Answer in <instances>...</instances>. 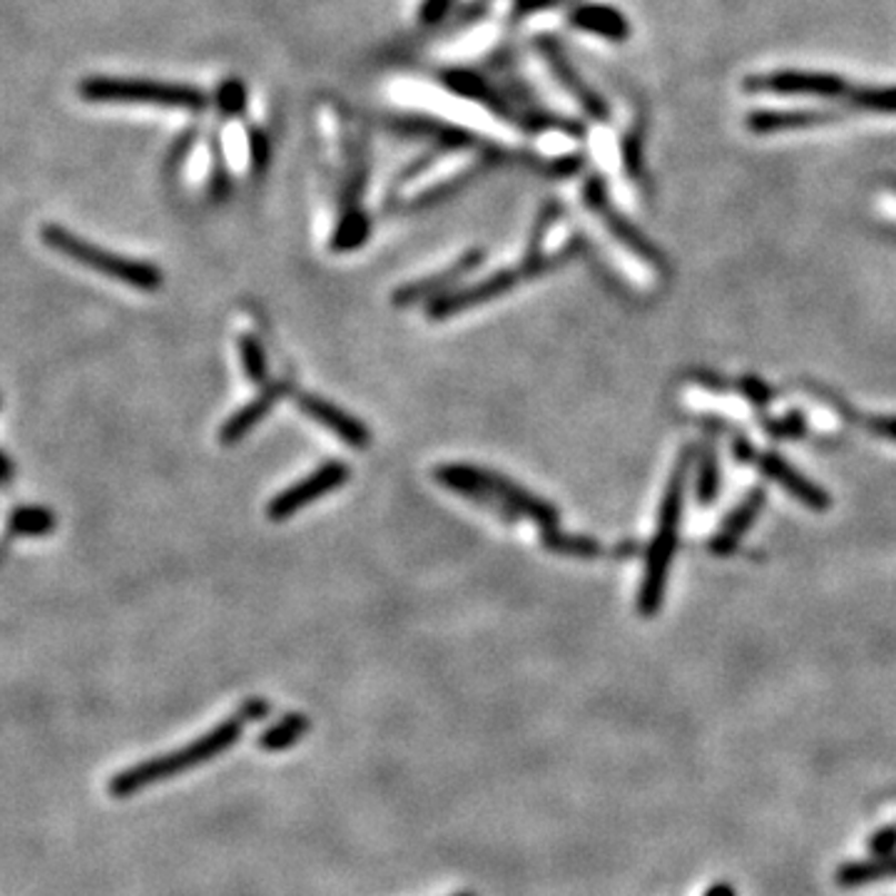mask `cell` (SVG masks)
I'll use <instances>...</instances> for the list:
<instances>
[{
  "instance_id": "cell-1",
  "label": "cell",
  "mask_w": 896,
  "mask_h": 896,
  "mask_svg": "<svg viewBox=\"0 0 896 896\" xmlns=\"http://www.w3.org/2000/svg\"><path fill=\"white\" fill-rule=\"evenodd\" d=\"M269 715V703L262 697H252L247 700L235 715H229L225 723L215 725L212 729H207L205 735H200L192 743H187L180 749H172V753H165L160 757L145 759V763L132 765L122 773L115 775L110 779V795L112 797H130L135 792L148 789L152 785H160L165 779H172L175 775L187 773V769H195L205 763H210L217 755L227 753L229 747L239 743L245 727L255 720H262Z\"/></svg>"
},
{
  "instance_id": "cell-2",
  "label": "cell",
  "mask_w": 896,
  "mask_h": 896,
  "mask_svg": "<svg viewBox=\"0 0 896 896\" xmlns=\"http://www.w3.org/2000/svg\"><path fill=\"white\" fill-rule=\"evenodd\" d=\"M434 481L448 488V491L461 494L468 501L494 510L504 520H518L524 516L544 528H554L558 524V510L554 506L526 491L524 486L514 484L510 478L488 471V468L444 464L434 468Z\"/></svg>"
},
{
  "instance_id": "cell-3",
  "label": "cell",
  "mask_w": 896,
  "mask_h": 896,
  "mask_svg": "<svg viewBox=\"0 0 896 896\" xmlns=\"http://www.w3.org/2000/svg\"><path fill=\"white\" fill-rule=\"evenodd\" d=\"M78 92L82 100L102 102V106H150L187 112H202L210 108V96L205 90L150 78L90 76L80 80Z\"/></svg>"
},
{
  "instance_id": "cell-4",
  "label": "cell",
  "mask_w": 896,
  "mask_h": 896,
  "mask_svg": "<svg viewBox=\"0 0 896 896\" xmlns=\"http://www.w3.org/2000/svg\"><path fill=\"white\" fill-rule=\"evenodd\" d=\"M40 239H43V245L53 249V252L66 255L72 262L120 281V285H128L140 291H158L162 287V272L155 265L110 252V249L92 245L86 237L72 235L70 229L60 225H46L40 229Z\"/></svg>"
},
{
  "instance_id": "cell-5",
  "label": "cell",
  "mask_w": 896,
  "mask_h": 896,
  "mask_svg": "<svg viewBox=\"0 0 896 896\" xmlns=\"http://www.w3.org/2000/svg\"><path fill=\"white\" fill-rule=\"evenodd\" d=\"M687 464H690V454H685L680 458V466L675 468L668 491H665V498H663L660 526H658V534H655V538H653L648 566H645V580L640 588V610L645 613V616H653V613L658 610L663 603L665 580H668L670 560H673L675 544H677V526H680Z\"/></svg>"
},
{
  "instance_id": "cell-6",
  "label": "cell",
  "mask_w": 896,
  "mask_h": 896,
  "mask_svg": "<svg viewBox=\"0 0 896 896\" xmlns=\"http://www.w3.org/2000/svg\"><path fill=\"white\" fill-rule=\"evenodd\" d=\"M351 468L341 461H327L325 466H319L317 471H311L307 478H301L299 484L285 488V491L277 494L267 506L269 520H287L297 514V510L307 508L309 504H315L317 498L327 496L331 491H337L344 484L349 481Z\"/></svg>"
},
{
  "instance_id": "cell-7",
  "label": "cell",
  "mask_w": 896,
  "mask_h": 896,
  "mask_svg": "<svg viewBox=\"0 0 896 896\" xmlns=\"http://www.w3.org/2000/svg\"><path fill=\"white\" fill-rule=\"evenodd\" d=\"M747 90L759 92H777V96H797V98H819L835 100L839 96H852V88L839 76L829 72H812V70H779L769 76L747 78Z\"/></svg>"
},
{
  "instance_id": "cell-8",
  "label": "cell",
  "mask_w": 896,
  "mask_h": 896,
  "mask_svg": "<svg viewBox=\"0 0 896 896\" xmlns=\"http://www.w3.org/2000/svg\"><path fill=\"white\" fill-rule=\"evenodd\" d=\"M526 277H534L526 269V265H524V269H501V272H494L491 277L476 281V285H471V287L448 291V295L434 299L429 305V317L434 321H444L448 317L458 315V311L481 307V305H486V301L501 297V295H506V291L518 287Z\"/></svg>"
},
{
  "instance_id": "cell-9",
  "label": "cell",
  "mask_w": 896,
  "mask_h": 896,
  "mask_svg": "<svg viewBox=\"0 0 896 896\" xmlns=\"http://www.w3.org/2000/svg\"><path fill=\"white\" fill-rule=\"evenodd\" d=\"M291 399H295L297 409L305 411L311 421H317L329 429L331 434L341 439L347 446L357 448V451H364V448L371 446V431L369 426L359 421L357 416L347 414L339 406H335L327 399H321L317 394H309V391H295L291 394Z\"/></svg>"
},
{
  "instance_id": "cell-10",
  "label": "cell",
  "mask_w": 896,
  "mask_h": 896,
  "mask_svg": "<svg viewBox=\"0 0 896 896\" xmlns=\"http://www.w3.org/2000/svg\"><path fill=\"white\" fill-rule=\"evenodd\" d=\"M484 259H486L484 249H468L466 255L458 257L451 267L444 269V272H436L431 277H424L419 281H411V285H404L396 289L391 295V305L406 309V307L419 305V301H424V299H431V301L439 299L454 285H458V281H461L466 275H471L474 269L481 267Z\"/></svg>"
},
{
  "instance_id": "cell-11",
  "label": "cell",
  "mask_w": 896,
  "mask_h": 896,
  "mask_svg": "<svg viewBox=\"0 0 896 896\" xmlns=\"http://www.w3.org/2000/svg\"><path fill=\"white\" fill-rule=\"evenodd\" d=\"M439 82L448 92H454V96L474 100V102H478V106H484L491 112L501 115V118L516 120L520 125V115L516 112L514 106H510L514 100L504 96V92L496 86H491V82H488L481 72L466 70V68H451V70L441 72Z\"/></svg>"
},
{
  "instance_id": "cell-12",
  "label": "cell",
  "mask_w": 896,
  "mask_h": 896,
  "mask_svg": "<svg viewBox=\"0 0 896 896\" xmlns=\"http://www.w3.org/2000/svg\"><path fill=\"white\" fill-rule=\"evenodd\" d=\"M538 50L544 53L548 68L554 70V76L560 80V86L566 88L573 98H576V102H580V108L586 110L590 118L606 120L608 118L606 100H603L596 90L588 88V82L580 78V72L576 68H573L566 50H563L554 38H540Z\"/></svg>"
},
{
  "instance_id": "cell-13",
  "label": "cell",
  "mask_w": 896,
  "mask_h": 896,
  "mask_svg": "<svg viewBox=\"0 0 896 896\" xmlns=\"http://www.w3.org/2000/svg\"><path fill=\"white\" fill-rule=\"evenodd\" d=\"M583 197H586V205L590 207V210L596 212L603 222H606V227L610 229L613 237H618L620 242L630 249V252L643 257L645 262L660 265V255L655 252V249L648 242H645L638 229L630 227L628 222H625L623 215H618L616 210H613L606 187H603V182L598 180V177H590V180L586 182V187H583Z\"/></svg>"
},
{
  "instance_id": "cell-14",
  "label": "cell",
  "mask_w": 896,
  "mask_h": 896,
  "mask_svg": "<svg viewBox=\"0 0 896 896\" xmlns=\"http://www.w3.org/2000/svg\"><path fill=\"white\" fill-rule=\"evenodd\" d=\"M291 391L289 381H269L257 399L249 401L242 409L235 411L220 429V444L235 446L245 439V436L255 429V426L265 419V416L275 409V404L285 399Z\"/></svg>"
},
{
  "instance_id": "cell-15",
  "label": "cell",
  "mask_w": 896,
  "mask_h": 896,
  "mask_svg": "<svg viewBox=\"0 0 896 896\" xmlns=\"http://www.w3.org/2000/svg\"><path fill=\"white\" fill-rule=\"evenodd\" d=\"M755 464H759V468L777 481L779 486H785L787 491L797 498V501L805 504L807 508H815V510H825L829 508V496L822 491L819 486L809 484L805 476L799 471H795L787 461H783V456L777 454H757L755 456Z\"/></svg>"
},
{
  "instance_id": "cell-16",
  "label": "cell",
  "mask_w": 896,
  "mask_h": 896,
  "mask_svg": "<svg viewBox=\"0 0 896 896\" xmlns=\"http://www.w3.org/2000/svg\"><path fill=\"white\" fill-rule=\"evenodd\" d=\"M839 112L835 110H763L747 118V128L759 135L815 128V125L835 122Z\"/></svg>"
},
{
  "instance_id": "cell-17",
  "label": "cell",
  "mask_w": 896,
  "mask_h": 896,
  "mask_svg": "<svg viewBox=\"0 0 896 896\" xmlns=\"http://www.w3.org/2000/svg\"><path fill=\"white\" fill-rule=\"evenodd\" d=\"M570 23L586 33L623 43L630 36V26L623 13L610 6H578L570 13Z\"/></svg>"
},
{
  "instance_id": "cell-18",
  "label": "cell",
  "mask_w": 896,
  "mask_h": 896,
  "mask_svg": "<svg viewBox=\"0 0 896 896\" xmlns=\"http://www.w3.org/2000/svg\"><path fill=\"white\" fill-rule=\"evenodd\" d=\"M896 879V854L892 857H874L864 862H849L837 869L835 882L844 889L864 887V884Z\"/></svg>"
},
{
  "instance_id": "cell-19",
  "label": "cell",
  "mask_w": 896,
  "mask_h": 896,
  "mask_svg": "<svg viewBox=\"0 0 896 896\" xmlns=\"http://www.w3.org/2000/svg\"><path fill=\"white\" fill-rule=\"evenodd\" d=\"M58 526V518L46 506H18L10 510L8 534L13 538H43Z\"/></svg>"
},
{
  "instance_id": "cell-20",
  "label": "cell",
  "mask_w": 896,
  "mask_h": 896,
  "mask_svg": "<svg viewBox=\"0 0 896 896\" xmlns=\"http://www.w3.org/2000/svg\"><path fill=\"white\" fill-rule=\"evenodd\" d=\"M763 504H765V491L749 494L747 501L739 506L737 510H733V514H729V518L725 520L720 536L715 538L713 550H717V554H727V550L737 544L739 536H743L745 530L753 526V520L757 518Z\"/></svg>"
},
{
  "instance_id": "cell-21",
  "label": "cell",
  "mask_w": 896,
  "mask_h": 896,
  "mask_svg": "<svg viewBox=\"0 0 896 896\" xmlns=\"http://www.w3.org/2000/svg\"><path fill=\"white\" fill-rule=\"evenodd\" d=\"M369 232L371 222L367 212L364 210L341 212L335 227V235H331V249H335V252H354V249L367 245Z\"/></svg>"
},
{
  "instance_id": "cell-22",
  "label": "cell",
  "mask_w": 896,
  "mask_h": 896,
  "mask_svg": "<svg viewBox=\"0 0 896 896\" xmlns=\"http://www.w3.org/2000/svg\"><path fill=\"white\" fill-rule=\"evenodd\" d=\"M540 544H544L548 550H554V554H563V556L593 558L600 554L598 540H593L588 536L560 534V530H556V526L540 530Z\"/></svg>"
},
{
  "instance_id": "cell-23",
  "label": "cell",
  "mask_w": 896,
  "mask_h": 896,
  "mask_svg": "<svg viewBox=\"0 0 896 896\" xmlns=\"http://www.w3.org/2000/svg\"><path fill=\"white\" fill-rule=\"evenodd\" d=\"M239 357H242V367L247 379L255 384V387H267L269 384V364H267V351L255 335H242L237 341Z\"/></svg>"
},
{
  "instance_id": "cell-24",
  "label": "cell",
  "mask_w": 896,
  "mask_h": 896,
  "mask_svg": "<svg viewBox=\"0 0 896 896\" xmlns=\"http://www.w3.org/2000/svg\"><path fill=\"white\" fill-rule=\"evenodd\" d=\"M307 729H309L307 715H287L285 720L277 723L275 727H269L267 733L259 737V745L269 749V753H277V749H287L289 745H295Z\"/></svg>"
},
{
  "instance_id": "cell-25",
  "label": "cell",
  "mask_w": 896,
  "mask_h": 896,
  "mask_svg": "<svg viewBox=\"0 0 896 896\" xmlns=\"http://www.w3.org/2000/svg\"><path fill=\"white\" fill-rule=\"evenodd\" d=\"M849 102L857 110L896 115V88H857L852 90Z\"/></svg>"
},
{
  "instance_id": "cell-26",
  "label": "cell",
  "mask_w": 896,
  "mask_h": 896,
  "mask_svg": "<svg viewBox=\"0 0 896 896\" xmlns=\"http://www.w3.org/2000/svg\"><path fill=\"white\" fill-rule=\"evenodd\" d=\"M217 108H220L225 115H242L247 108V90L239 80L229 78L225 80L220 88H217Z\"/></svg>"
},
{
  "instance_id": "cell-27",
  "label": "cell",
  "mask_w": 896,
  "mask_h": 896,
  "mask_svg": "<svg viewBox=\"0 0 896 896\" xmlns=\"http://www.w3.org/2000/svg\"><path fill=\"white\" fill-rule=\"evenodd\" d=\"M717 488H720V468H717L715 456L707 454L700 468V481H697V498H700L703 504H710L717 494Z\"/></svg>"
},
{
  "instance_id": "cell-28",
  "label": "cell",
  "mask_w": 896,
  "mask_h": 896,
  "mask_svg": "<svg viewBox=\"0 0 896 896\" xmlns=\"http://www.w3.org/2000/svg\"><path fill=\"white\" fill-rule=\"evenodd\" d=\"M269 158V142L262 130H249V160H252V170L262 172L267 168Z\"/></svg>"
},
{
  "instance_id": "cell-29",
  "label": "cell",
  "mask_w": 896,
  "mask_h": 896,
  "mask_svg": "<svg viewBox=\"0 0 896 896\" xmlns=\"http://www.w3.org/2000/svg\"><path fill=\"white\" fill-rule=\"evenodd\" d=\"M451 8H454V0H424L419 8V20L426 26H436V23H441Z\"/></svg>"
},
{
  "instance_id": "cell-30",
  "label": "cell",
  "mask_w": 896,
  "mask_h": 896,
  "mask_svg": "<svg viewBox=\"0 0 896 896\" xmlns=\"http://www.w3.org/2000/svg\"><path fill=\"white\" fill-rule=\"evenodd\" d=\"M869 852L877 857H892L896 854V827H884L869 839Z\"/></svg>"
},
{
  "instance_id": "cell-31",
  "label": "cell",
  "mask_w": 896,
  "mask_h": 896,
  "mask_svg": "<svg viewBox=\"0 0 896 896\" xmlns=\"http://www.w3.org/2000/svg\"><path fill=\"white\" fill-rule=\"evenodd\" d=\"M743 391L749 396V401H755V404H759V406H765V404L769 401L767 384H763L759 379L747 377V379L743 381Z\"/></svg>"
},
{
  "instance_id": "cell-32",
  "label": "cell",
  "mask_w": 896,
  "mask_h": 896,
  "mask_svg": "<svg viewBox=\"0 0 896 896\" xmlns=\"http://www.w3.org/2000/svg\"><path fill=\"white\" fill-rule=\"evenodd\" d=\"M558 0H516V16H528V13H536V10H544L556 6Z\"/></svg>"
},
{
  "instance_id": "cell-33",
  "label": "cell",
  "mask_w": 896,
  "mask_h": 896,
  "mask_svg": "<svg viewBox=\"0 0 896 896\" xmlns=\"http://www.w3.org/2000/svg\"><path fill=\"white\" fill-rule=\"evenodd\" d=\"M874 431H879L884 439L896 441V419H882V421H874Z\"/></svg>"
},
{
  "instance_id": "cell-34",
  "label": "cell",
  "mask_w": 896,
  "mask_h": 896,
  "mask_svg": "<svg viewBox=\"0 0 896 896\" xmlns=\"http://www.w3.org/2000/svg\"><path fill=\"white\" fill-rule=\"evenodd\" d=\"M13 474H16L13 458H10V454H3V486H10V481H13Z\"/></svg>"
},
{
  "instance_id": "cell-35",
  "label": "cell",
  "mask_w": 896,
  "mask_h": 896,
  "mask_svg": "<svg viewBox=\"0 0 896 896\" xmlns=\"http://www.w3.org/2000/svg\"><path fill=\"white\" fill-rule=\"evenodd\" d=\"M705 896H737V894L729 884H713V887L705 892Z\"/></svg>"
},
{
  "instance_id": "cell-36",
  "label": "cell",
  "mask_w": 896,
  "mask_h": 896,
  "mask_svg": "<svg viewBox=\"0 0 896 896\" xmlns=\"http://www.w3.org/2000/svg\"><path fill=\"white\" fill-rule=\"evenodd\" d=\"M458 896H474V894H458Z\"/></svg>"
}]
</instances>
